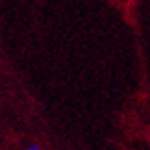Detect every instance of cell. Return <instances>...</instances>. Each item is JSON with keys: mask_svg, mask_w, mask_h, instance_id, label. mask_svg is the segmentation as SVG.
<instances>
[{"mask_svg": "<svg viewBox=\"0 0 150 150\" xmlns=\"http://www.w3.org/2000/svg\"><path fill=\"white\" fill-rule=\"evenodd\" d=\"M28 150H40V148H39V146H37V145H31V146H29Z\"/></svg>", "mask_w": 150, "mask_h": 150, "instance_id": "cell-1", "label": "cell"}]
</instances>
